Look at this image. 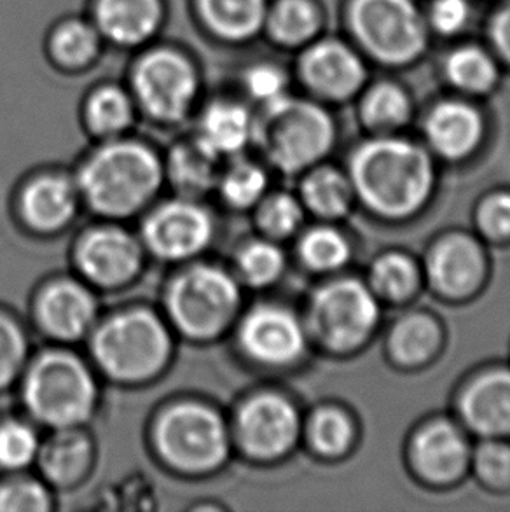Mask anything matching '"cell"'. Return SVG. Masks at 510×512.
<instances>
[{"label": "cell", "mask_w": 510, "mask_h": 512, "mask_svg": "<svg viewBox=\"0 0 510 512\" xmlns=\"http://www.w3.org/2000/svg\"><path fill=\"white\" fill-rule=\"evenodd\" d=\"M352 180L374 212L407 217L427 201L434 170L428 154L411 142L374 139L353 154Z\"/></svg>", "instance_id": "1"}, {"label": "cell", "mask_w": 510, "mask_h": 512, "mask_svg": "<svg viewBox=\"0 0 510 512\" xmlns=\"http://www.w3.org/2000/svg\"><path fill=\"white\" fill-rule=\"evenodd\" d=\"M163 180L158 154L142 142L109 139L81 168L79 186L93 210L121 217L137 212Z\"/></svg>", "instance_id": "2"}, {"label": "cell", "mask_w": 510, "mask_h": 512, "mask_svg": "<svg viewBox=\"0 0 510 512\" xmlns=\"http://www.w3.org/2000/svg\"><path fill=\"white\" fill-rule=\"evenodd\" d=\"M126 79L138 112L163 125L189 118L203 90L194 56L170 42L154 41L135 51Z\"/></svg>", "instance_id": "3"}, {"label": "cell", "mask_w": 510, "mask_h": 512, "mask_svg": "<svg viewBox=\"0 0 510 512\" xmlns=\"http://www.w3.org/2000/svg\"><path fill=\"white\" fill-rule=\"evenodd\" d=\"M254 142L275 167L299 172L329 153L334 123L322 107L289 95L255 116Z\"/></svg>", "instance_id": "4"}, {"label": "cell", "mask_w": 510, "mask_h": 512, "mask_svg": "<svg viewBox=\"0 0 510 512\" xmlns=\"http://www.w3.org/2000/svg\"><path fill=\"white\" fill-rule=\"evenodd\" d=\"M23 397L28 411L55 429L79 427L97 406V383L74 353L53 350L28 369Z\"/></svg>", "instance_id": "5"}, {"label": "cell", "mask_w": 510, "mask_h": 512, "mask_svg": "<svg viewBox=\"0 0 510 512\" xmlns=\"http://www.w3.org/2000/svg\"><path fill=\"white\" fill-rule=\"evenodd\" d=\"M91 350L98 366L112 378L140 381L165 367L172 340L158 315L131 310L114 315L98 327Z\"/></svg>", "instance_id": "6"}, {"label": "cell", "mask_w": 510, "mask_h": 512, "mask_svg": "<svg viewBox=\"0 0 510 512\" xmlns=\"http://www.w3.org/2000/svg\"><path fill=\"white\" fill-rule=\"evenodd\" d=\"M240 303V289L226 271L196 264L173 280L166 308L173 324L191 338H212L229 326Z\"/></svg>", "instance_id": "7"}, {"label": "cell", "mask_w": 510, "mask_h": 512, "mask_svg": "<svg viewBox=\"0 0 510 512\" xmlns=\"http://www.w3.org/2000/svg\"><path fill=\"white\" fill-rule=\"evenodd\" d=\"M154 441L161 457L184 472L214 471L229 453L221 416L200 402H180L159 416Z\"/></svg>", "instance_id": "8"}, {"label": "cell", "mask_w": 510, "mask_h": 512, "mask_svg": "<svg viewBox=\"0 0 510 512\" xmlns=\"http://www.w3.org/2000/svg\"><path fill=\"white\" fill-rule=\"evenodd\" d=\"M350 25L360 44L390 65L411 62L427 42L425 23L413 0H353Z\"/></svg>", "instance_id": "9"}, {"label": "cell", "mask_w": 510, "mask_h": 512, "mask_svg": "<svg viewBox=\"0 0 510 512\" xmlns=\"http://www.w3.org/2000/svg\"><path fill=\"white\" fill-rule=\"evenodd\" d=\"M378 303L359 280H338L315 294L311 322L318 338L332 348H352L366 340L378 322Z\"/></svg>", "instance_id": "10"}, {"label": "cell", "mask_w": 510, "mask_h": 512, "mask_svg": "<svg viewBox=\"0 0 510 512\" xmlns=\"http://www.w3.org/2000/svg\"><path fill=\"white\" fill-rule=\"evenodd\" d=\"M214 224L205 208L193 201H172L156 208L144 224V242L166 261L200 254L212 240Z\"/></svg>", "instance_id": "11"}, {"label": "cell", "mask_w": 510, "mask_h": 512, "mask_svg": "<svg viewBox=\"0 0 510 512\" xmlns=\"http://www.w3.org/2000/svg\"><path fill=\"white\" fill-rule=\"evenodd\" d=\"M236 434L243 450L252 457H280L296 443L299 416L280 395H255L238 413Z\"/></svg>", "instance_id": "12"}, {"label": "cell", "mask_w": 510, "mask_h": 512, "mask_svg": "<svg viewBox=\"0 0 510 512\" xmlns=\"http://www.w3.org/2000/svg\"><path fill=\"white\" fill-rule=\"evenodd\" d=\"M90 20L105 46L138 51L158 39L166 23L165 0H91Z\"/></svg>", "instance_id": "13"}, {"label": "cell", "mask_w": 510, "mask_h": 512, "mask_svg": "<svg viewBox=\"0 0 510 512\" xmlns=\"http://www.w3.org/2000/svg\"><path fill=\"white\" fill-rule=\"evenodd\" d=\"M240 343L252 359L269 366L290 364L303 353L304 331L282 306L261 305L243 319Z\"/></svg>", "instance_id": "14"}, {"label": "cell", "mask_w": 510, "mask_h": 512, "mask_svg": "<svg viewBox=\"0 0 510 512\" xmlns=\"http://www.w3.org/2000/svg\"><path fill=\"white\" fill-rule=\"evenodd\" d=\"M77 264L95 284L116 287L137 275L142 250L135 236L125 229H95L79 243Z\"/></svg>", "instance_id": "15"}, {"label": "cell", "mask_w": 510, "mask_h": 512, "mask_svg": "<svg viewBox=\"0 0 510 512\" xmlns=\"http://www.w3.org/2000/svg\"><path fill=\"white\" fill-rule=\"evenodd\" d=\"M299 74L306 86L329 98H346L359 90L366 70L359 56L338 41L311 44L299 60Z\"/></svg>", "instance_id": "16"}, {"label": "cell", "mask_w": 510, "mask_h": 512, "mask_svg": "<svg viewBox=\"0 0 510 512\" xmlns=\"http://www.w3.org/2000/svg\"><path fill=\"white\" fill-rule=\"evenodd\" d=\"M37 317L46 333L58 340H79L95 324L97 301L84 285L58 280L39 296Z\"/></svg>", "instance_id": "17"}, {"label": "cell", "mask_w": 510, "mask_h": 512, "mask_svg": "<svg viewBox=\"0 0 510 512\" xmlns=\"http://www.w3.org/2000/svg\"><path fill=\"white\" fill-rule=\"evenodd\" d=\"M269 0H191L194 20L214 41L242 46L264 30Z\"/></svg>", "instance_id": "18"}, {"label": "cell", "mask_w": 510, "mask_h": 512, "mask_svg": "<svg viewBox=\"0 0 510 512\" xmlns=\"http://www.w3.org/2000/svg\"><path fill=\"white\" fill-rule=\"evenodd\" d=\"M255 116L236 97H215L200 112L196 139L212 153L235 156L254 142Z\"/></svg>", "instance_id": "19"}, {"label": "cell", "mask_w": 510, "mask_h": 512, "mask_svg": "<svg viewBox=\"0 0 510 512\" xmlns=\"http://www.w3.org/2000/svg\"><path fill=\"white\" fill-rule=\"evenodd\" d=\"M105 42L90 16H67L49 28L44 51L49 63L63 74L93 69L104 55Z\"/></svg>", "instance_id": "20"}, {"label": "cell", "mask_w": 510, "mask_h": 512, "mask_svg": "<svg viewBox=\"0 0 510 512\" xmlns=\"http://www.w3.org/2000/svg\"><path fill=\"white\" fill-rule=\"evenodd\" d=\"M428 268L442 292L463 296L474 291L483 278V252L469 236H449L435 247Z\"/></svg>", "instance_id": "21"}, {"label": "cell", "mask_w": 510, "mask_h": 512, "mask_svg": "<svg viewBox=\"0 0 510 512\" xmlns=\"http://www.w3.org/2000/svg\"><path fill=\"white\" fill-rule=\"evenodd\" d=\"M462 411L470 427L483 436L509 434V371H491L472 381L463 392Z\"/></svg>", "instance_id": "22"}, {"label": "cell", "mask_w": 510, "mask_h": 512, "mask_svg": "<svg viewBox=\"0 0 510 512\" xmlns=\"http://www.w3.org/2000/svg\"><path fill=\"white\" fill-rule=\"evenodd\" d=\"M413 450L421 474L437 483L460 476L469 458V448L462 434L446 422L432 423L421 430Z\"/></svg>", "instance_id": "23"}, {"label": "cell", "mask_w": 510, "mask_h": 512, "mask_svg": "<svg viewBox=\"0 0 510 512\" xmlns=\"http://www.w3.org/2000/svg\"><path fill=\"white\" fill-rule=\"evenodd\" d=\"M76 210V186L63 175H44L32 180L21 196V212L37 231L63 228Z\"/></svg>", "instance_id": "24"}, {"label": "cell", "mask_w": 510, "mask_h": 512, "mask_svg": "<svg viewBox=\"0 0 510 512\" xmlns=\"http://www.w3.org/2000/svg\"><path fill=\"white\" fill-rule=\"evenodd\" d=\"M483 135L481 116L470 105L444 102L430 112L427 137L437 153L460 160L479 144Z\"/></svg>", "instance_id": "25"}, {"label": "cell", "mask_w": 510, "mask_h": 512, "mask_svg": "<svg viewBox=\"0 0 510 512\" xmlns=\"http://www.w3.org/2000/svg\"><path fill=\"white\" fill-rule=\"evenodd\" d=\"M137 104L126 84L100 83L84 98L83 118L91 133L102 139H118L137 118Z\"/></svg>", "instance_id": "26"}, {"label": "cell", "mask_w": 510, "mask_h": 512, "mask_svg": "<svg viewBox=\"0 0 510 512\" xmlns=\"http://www.w3.org/2000/svg\"><path fill=\"white\" fill-rule=\"evenodd\" d=\"M90 439L77 427L58 429L55 436L41 444L39 462L42 472L55 485L69 486L83 478L91 464Z\"/></svg>", "instance_id": "27"}, {"label": "cell", "mask_w": 510, "mask_h": 512, "mask_svg": "<svg viewBox=\"0 0 510 512\" xmlns=\"http://www.w3.org/2000/svg\"><path fill=\"white\" fill-rule=\"evenodd\" d=\"M219 160L217 154L194 137L173 149L168 161V175L180 193L189 198L200 196L208 193L221 179Z\"/></svg>", "instance_id": "28"}, {"label": "cell", "mask_w": 510, "mask_h": 512, "mask_svg": "<svg viewBox=\"0 0 510 512\" xmlns=\"http://www.w3.org/2000/svg\"><path fill=\"white\" fill-rule=\"evenodd\" d=\"M320 25L317 7L310 0L269 2L262 34L282 48H297L317 34Z\"/></svg>", "instance_id": "29"}, {"label": "cell", "mask_w": 510, "mask_h": 512, "mask_svg": "<svg viewBox=\"0 0 510 512\" xmlns=\"http://www.w3.org/2000/svg\"><path fill=\"white\" fill-rule=\"evenodd\" d=\"M441 331L427 315H409L393 327L390 350L395 359L406 364L427 360L437 350Z\"/></svg>", "instance_id": "30"}, {"label": "cell", "mask_w": 510, "mask_h": 512, "mask_svg": "<svg viewBox=\"0 0 510 512\" xmlns=\"http://www.w3.org/2000/svg\"><path fill=\"white\" fill-rule=\"evenodd\" d=\"M350 194L352 191L348 180L331 168L311 173L303 186V196L308 207L324 217L345 214L350 205Z\"/></svg>", "instance_id": "31"}, {"label": "cell", "mask_w": 510, "mask_h": 512, "mask_svg": "<svg viewBox=\"0 0 510 512\" xmlns=\"http://www.w3.org/2000/svg\"><path fill=\"white\" fill-rule=\"evenodd\" d=\"M446 76L460 90L483 93L497 81V67L479 48H460L446 62Z\"/></svg>", "instance_id": "32"}, {"label": "cell", "mask_w": 510, "mask_h": 512, "mask_svg": "<svg viewBox=\"0 0 510 512\" xmlns=\"http://www.w3.org/2000/svg\"><path fill=\"white\" fill-rule=\"evenodd\" d=\"M236 79L245 97L261 109L289 97V76L275 62H250Z\"/></svg>", "instance_id": "33"}, {"label": "cell", "mask_w": 510, "mask_h": 512, "mask_svg": "<svg viewBox=\"0 0 510 512\" xmlns=\"http://www.w3.org/2000/svg\"><path fill=\"white\" fill-rule=\"evenodd\" d=\"M221 193L229 205L236 208L252 207L261 200L268 186L266 173L254 163L240 161L221 175Z\"/></svg>", "instance_id": "34"}, {"label": "cell", "mask_w": 510, "mask_h": 512, "mask_svg": "<svg viewBox=\"0 0 510 512\" xmlns=\"http://www.w3.org/2000/svg\"><path fill=\"white\" fill-rule=\"evenodd\" d=\"M409 98L393 84H380L367 93L362 104V116L367 125L393 128L409 116Z\"/></svg>", "instance_id": "35"}, {"label": "cell", "mask_w": 510, "mask_h": 512, "mask_svg": "<svg viewBox=\"0 0 510 512\" xmlns=\"http://www.w3.org/2000/svg\"><path fill=\"white\" fill-rule=\"evenodd\" d=\"M41 443L27 423L9 420L0 425V467L18 471L39 457Z\"/></svg>", "instance_id": "36"}, {"label": "cell", "mask_w": 510, "mask_h": 512, "mask_svg": "<svg viewBox=\"0 0 510 512\" xmlns=\"http://www.w3.org/2000/svg\"><path fill=\"white\" fill-rule=\"evenodd\" d=\"M301 256L313 270L331 271L346 263L350 247L345 236L334 229H313L303 238Z\"/></svg>", "instance_id": "37"}, {"label": "cell", "mask_w": 510, "mask_h": 512, "mask_svg": "<svg viewBox=\"0 0 510 512\" xmlns=\"http://www.w3.org/2000/svg\"><path fill=\"white\" fill-rule=\"evenodd\" d=\"M283 264L282 250L266 242L250 243L238 257L242 277L255 287L273 284L282 275Z\"/></svg>", "instance_id": "38"}, {"label": "cell", "mask_w": 510, "mask_h": 512, "mask_svg": "<svg viewBox=\"0 0 510 512\" xmlns=\"http://www.w3.org/2000/svg\"><path fill=\"white\" fill-rule=\"evenodd\" d=\"M416 280L418 275L411 259L400 254H388L374 263V287L386 298H407L414 291Z\"/></svg>", "instance_id": "39"}, {"label": "cell", "mask_w": 510, "mask_h": 512, "mask_svg": "<svg viewBox=\"0 0 510 512\" xmlns=\"http://www.w3.org/2000/svg\"><path fill=\"white\" fill-rule=\"evenodd\" d=\"M352 423L338 409H322L311 420V441L320 453L341 455L352 441Z\"/></svg>", "instance_id": "40"}, {"label": "cell", "mask_w": 510, "mask_h": 512, "mask_svg": "<svg viewBox=\"0 0 510 512\" xmlns=\"http://www.w3.org/2000/svg\"><path fill=\"white\" fill-rule=\"evenodd\" d=\"M27 357V338L21 327L0 313V388L18 376Z\"/></svg>", "instance_id": "41"}, {"label": "cell", "mask_w": 510, "mask_h": 512, "mask_svg": "<svg viewBox=\"0 0 510 512\" xmlns=\"http://www.w3.org/2000/svg\"><path fill=\"white\" fill-rule=\"evenodd\" d=\"M51 507L46 488L32 479H13L0 486V512H44Z\"/></svg>", "instance_id": "42"}, {"label": "cell", "mask_w": 510, "mask_h": 512, "mask_svg": "<svg viewBox=\"0 0 510 512\" xmlns=\"http://www.w3.org/2000/svg\"><path fill=\"white\" fill-rule=\"evenodd\" d=\"M303 221L301 207L289 194H275L259 210V224L271 236H287Z\"/></svg>", "instance_id": "43"}, {"label": "cell", "mask_w": 510, "mask_h": 512, "mask_svg": "<svg viewBox=\"0 0 510 512\" xmlns=\"http://www.w3.org/2000/svg\"><path fill=\"white\" fill-rule=\"evenodd\" d=\"M477 469L490 485H509L510 448L498 443L483 444L477 451Z\"/></svg>", "instance_id": "44"}, {"label": "cell", "mask_w": 510, "mask_h": 512, "mask_svg": "<svg viewBox=\"0 0 510 512\" xmlns=\"http://www.w3.org/2000/svg\"><path fill=\"white\" fill-rule=\"evenodd\" d=\"M469 13L467 0H435L430 7V23L437 32L453 35L467 25Z\"/></svg>", "instance_id": "45"}, {"label": "cell", "mask_w": 510, "mask_h": 512, "mask_svg": "<svg viewBox=\"0 0 510 512\" xmlns=\"http://www.w3.org/2000/svg\"><path fill=\"white\" fill-rule=\"evenodd\" d=\"M479 222L491 236L510 235V193H500L484 201Z\"/></svg>", "instance_id": "46"}, {"label": "cell", "mask_w": 510, "mask_h": 512, "mask_svg": "<svg viewBox=\"0 0 510 512\" xmlns=\"http://www.w3.org/2000/svg\"><path fill=\"white\" fill-rule=\"evenodd\" d=\"M491 39L497 46L498 53L510 62V0L493 18Z\"/></svg>", "instance_id": "47"}]
</instances>
